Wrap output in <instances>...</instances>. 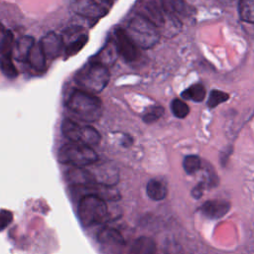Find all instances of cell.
<instances>
[{
	"instance_id": "obj_27",
	"label": "cell",
	"mask_w": 254,
	"mask_h": 254,
	"mask_svg": "<svg viewBox=\"0 0 254 254\" xmlns=\"http://www.w3.org/2000/svg\"><path fill=\"white\" fill-rule=\"evenodd\" d=\"M171 110H172V113L178 118H185L190 112V108L188 104L178 98L172 101Z\"/></svg>"
},
{
	"instance_id": "obj_21",
	"label": "cell",
	"mask_w": 254,
	"mask_h": 254,
	"mask_svg": "<svg viewBox=\"0 0 254 254\" xmlns=\"http://www.w3.org/2000/svg\"><path fill=\"white\" fill-rule=\"evenodd\" d=\"M100 134L99 132L90 125H83L80 135L79 144H83L89 147L95 146L100 142Z\"/></svg>"
},
{
	"instance_id": "obj_12",
	"label": "cell",
	"mask_w": 254,
	"mask_h": 254,
	"mask_svg": "<svg viewBox=\"0 0 254 254\" xmlns=\"http://www.w3.org/2000/svg\"><path fill=\"white\" fill-rule=\"evenodd\" d=\"M230 208V204L224 200H208L204 202L200 211L204 216L211 219H217L224 216Z\"/></svg>"
},
{
	"instance_id": "obj_3",
	"label": "cell",
	"mask_w": 254,
	"mask_h": 254,
	"mask_svg": "<svg viewBox=\"0 0 254 254\" xmlns=\"http://www.w3.org/2000/svg\"><path fill=\"white\" fill-rule=\"evenodd\" d=\"M125 31L133 43L141 49L153 48L161 36L159 29L152 22L137 14L128 22Z\"/></svg>"
},
{
	"instance_id": "obj_14",
	"label": "cell",
	"mask_w": 254,
	"mask_h": 254,
	"mask_svg": "<svg viewBox=\"0 0 254 254\" xmlns=\"http://www.w3.org/2000/svg\"><path fill=\"white\" fill-rule=\"evenodd\" d=\"M35 45V40L31 36L21 37L14 45L13 56L19 62H28L30 52Z\"/></svg>"
},
{
	"instance_id": "obj_1",
	"label": "cell",
	"mask_w": 254,
	"mask_h": 254,
	"mask_svg": "<svg viewBox=\"0 0 254 254\" xmlns=\"http://www.w3.org/2000/svg\"><path fill=\"white\" fill-rule=\"evenodd\" d=\"M67 109L80 121L92 123L97 121L102 114V102L92 93L75 89L67 100Z\"/></svg>"
},
{
	"instance_id": "obj_22",
	"label": "cell",
	"mask_w": 254,
	"mask_h": 254,
	"mask_svg": "<svg viewBox=\"0 0 254 254\" xmlns=\"http://www.w3.org/2000/svg\"><path fill=\"white\" fill-rule=\"evenodd\" d=\"M0 67L7 78L14 79L18 76V70L13 63V54H6L1 56Z\"/></svg>"
},
{
	"instance_id": "obj_5",
	"label": "cell",
	"mask_w": 254,
	"mask_h": 254,
	"mask_svg": "<svg viewBox=\"0 0 254 254\" xmlns=\"http://www.w3.org/2000/svg\"><path fill=\"white\" fill-rule=\"evenodd\" d=\"M58 160L64 165L85 167L95 164L98 161V155L92 147L71 142L61 147L58 153Z\"/></svg>"
},
{
	"instance_id": "obj_11",
	"label": "cell",
	"mask_w": 254,
	"mask_h": 254,
	"mask_svg": "<svg viewBox=\"0 0 254 254\" xmlns=\"http://www.w3.org/2000/svg\"><path fill=\"white\" fill-rule=\"evenodd\" d=\"M92 173V172H91ZM97 184L105 187H112L119 181V172L116 167L109 166L108 164L100 165L95 173H92Z\"/></svg>"
},
{
	"instance_id": "obj_19",
	"label": "cell",
	"mask_w": 254,
	"mask_h": 254,
	"mask_svg": "<svg viewBox=\"0 0 254 254\" xmlns=\"http://www.w3.org/2000/svg\"><path fill=\"white\" fill-rule=\"evenodd\" d=\"M97 240L102 244H113V245H122L125 243L123 236L121 233L112 228V227H104L97 233Z\"/></svg>"
},
{
	"instance_id": "obj_17",
	"label": "cell",
	"mask_w": 254,
	"mask_h": 254,
	"mask_svg": "<svg viewBox=\"0 0 254 254\" xmlns=\"http://www.w3.org/2000/svg\"><path fill=\"white\" fill-rule=\"evenodd\" d=\"M82 126L70 118H64L62 122V133L70 142L79 143Z\"/></svg>"
},
{
	"instance_id": "obj_9",
	"label": "cell",
	"mask_w": 254,
	"mask_h": 254,
	"mask_svg": "<svg viewBox=\"0 0 254 254\" xmlns=\"http://www.w3.org/2000/svg\"><path fill=\"white\" fill-rule=\"evenodd\" d=\"M40 44L47 60H54L64 52V43L63 37L54 32H50L45 35L40 41Z\"/></svg>"
},
{
	"instance_id": "obj_32",
	"label": "cell",
	"mask_w": 254,
	"mask_h": 254,
	"mask_svg": "<svg viewBox=\"0 0 254 254\" xmlns=\"http://www.w3.org/2000/svg\"><path fill=\"white\" fill-rule=\"evenodd\" d=\"M223 3H225V4H232V3H234L236 0H221Z\"/></svg>"
},
{
	"instance_id": "obj_25",
	"label": "cell",
	"mask_w": 254,
	"mask_h": 254,
	"mask_svg": "<svg viewBox=\"0 0 254 254\" xmlns=\"http://www.w3.org/2000/svg\"><path fill=\"white\" fill-rule=\"evenodd\" d=\"M88 37L86 34H81L77 36L64 48V58H68L77 54L86 45Z\"/></svg>"
},
{
	"instance_id": "obj_6",
	"label": "cell",
	"mask_w": 254,
	"mask_h": 254,
	"mask_svg": "<svg viewBox=\"0 0 254 254\" xmlns=\"http://www.w3.org/2000/svg\"><path fill=\"white\" fill-rule=\"evenodd\" d=\"M136 14L144 17L152 22L159 30L163 26L166 13L164 12L161 3L157 0H140L136 7Z\"/></svg>"
},
{
	"instance_id": "obj_23",
	"label": "cell",
	"mask_w": 254,
	"mask_h": 254,
	"mask_svg": "<svg viewBox=\"0 0 254 254\" xmlns=\"http://www.w3.org/2000/svg\"><path fill=\"white\" fill-rule=\"evenodd\" d=\"M205 94H206V92H205L204 86L200 83H195V84L188 87L187 89H185L182 92V97L184 99L200 102L204 99Z\"/></svg>"
},
{
	"instance_id": "obj_8",
	"label": "cell",
	"mask_w": 254,
	"mask_h": 254,
	"mask_svg": "<svg viewBox=\"0 0 254 254\" xmlns=\"http://www.w3.org/2000/svg\"><path fill=\"white\" fill-rule=\"evenodd\" d=\"M71 9L75 14L90 20H98L108 13V9L93 0H74Z\"/></svg>"
},
{
	"instance_id": "obj_15",
	"label": "cell",
	"mask_w": 254,
	"mask_h": 254,
	"mask_svg": "<svg viewBox=\"0 0 254 254\" xmlns=\"http://www.w3.org/2000/svg\"><path fill=\"white\" fill-rule=\"evenodd\" d=\"M156 243L153 238L141 236L137 238L129 248L127 254H155Z\"/></svg>"
},
{
	"instance_id": "obj_29",
	"label": "cell",
	"mask_w": 254,
	"mask_h": 254,
	"mask_svg": "<svg viewBox=\"0 0 254 254\" xmlns=\"http://www.w3.org/2000/svg\"><path fill=\"white\" fill-rule=\"evenodd\" d=\"M13 48H14L13 34H12V32L6 30L5 33H3V36H2V39H1V43H0L1 55L13 54Z\"/></svg>"
},
{
	"instance_id": "obj_31",
	"label": "cell",
	"mask_w": 254,
	"mask_h": 254,
	"mask_svg": "<svg viewBox=\"0 0 254 254\" xmlns=\"http://www.w3.org/2000/svg\"><path fill=\"white\" fill-rule=\"evenodd\" d=\"M93 1L96 2L97 4L101 5V6L105 7V8L108 9V10H109V7H111L112 4H113V2H114V0H93Z\"/></svg>"
},
{
	"instance_id": "obj_10",
	"label": "cell",
	"mask_w": 254,
	"mask_h": 254,
	"mask_svg": "<svg viewBox=\"0 0 254 254\" xmlns=\"http://www.w3.org/2000/svg\"><path fill=\"white\" fill-rule=\"evenodd\" d=\"M67 181L73 186L92 187L97 184L92 173L83 167H72L66 173Z\"/></svg>"
},
{
	"instance_id": "obj_20",
	"label": "cell",
	"mask_w": 254,
	"mask_h": 254,
	"mask_svg": "<svg viewBox=\"0 0 254 254\" xmlns=\"http://www.w3.org/2000/svg\"><path fill=\"white\" fill-rule=\"evenodd\" d=\"M117 55H118V52L113 41V42L107 43V45H105V47L102 48L101 51L92 60L109 67V65H112L116 61Z\"/></svg>"
},
{
	"instance_id": "obj_24",
	"label": "cell",
	"mask_w": 254,
	"mask_h": 254,
	"mask_svg": "<svg viewBox=\"0 0 254 254\" xmlns=\"http://www.w3.org/2000/svg\"><path fill=\"white\" fill-rule=\"evenodd\" d=\"M238 12L242 21L254 23V0H239Z\"/></svg>"
},
{
	"instance_id": "obj_4",
	"label": "cell",
	"mask_w": 254,
	"mask_h": 254,
	"mask_svg": "<svg viewBox=\"0 0 254 254\" xmlns=\"http://www.w3.org/2000/svg\"><path fill=\"white\" fill-rule=\"evenodd\" d=\"M105 200L96 193H88L80 198L77 204V217L82 226H90L101 222L107 215Z\"/></svg>"
},
{
	"instance_id": "obj_28",
	"label": "cell",
	"mask_w": 254,
	"mask_h": 254,
	"mask_svg": "<svg viewBox=\"0 0 254 254\" xmlns=\"http://www.w3.org/2000/svg\"><path fill=\"white\" fill-rule=\"evenodd\" d=\"M228 97H229V95L226 92L217 90V89H213L209 93V96L207 99V105L210 108L216 107L218 104L226 101L228 99Z\"/></svg>"
},
{
	"instance_id": "obj_18",
	"label": "cell",
	"mask_w": 254,
	"mask_h": 254,
	"mask_svg": "<svg viewBox=\"0 0 254 254\" xmlns=\"http://www.w3.org/2000/svg\"><path fill=\"white\" fill-rule=\"evenodd\" d=\"M46 62L47 58L44 54L40 42L35 43L28 58L29 64L37 71H44V69L46 68Z\"/></svg>"
},
{
	"instance_id": "obj_16",
	"label": "cell",
	"mask_w": 254,
	"mask_h": 254,
	"mask_svg": "<svg viewBox=\"0 0 254 254\" xmlns=\"http://www.w3.org/2000/svg\"><path fill=\"white\" fill-rule=\"evenodd\" d=\"M146 192L149 198L159 201L163 200L168 193L167 186L164 182L158 179H151L146 186Z\"/></svg>"
},
{
	"instance_id": "obj_7",
	"label": "cell",
	"mask_w": 254,
	"mask_h": 254,
	"mask_svg": "<svg viewBox=\"0 0 254 254\" xmlns=\"http://www.w3.org/2000/svg\"><path fill=\"white\" fill-rule=\"evenodd\" d=\"M114 44L118 55L126 62H133L138 57V47L127 35L125 29L116 28L114 30Z\"/></svg>"
},
{
	"instance_id": "obj_26",
	"label": "cell",
	"mask_w": 254,
	"mask_h": 254,
	"mask_svg": "<svg viewBox=\"0 0 254 254\" xmlns=\"http://www.w3.org/2000/svg\"><path fill=\"white\" fill-rule=\"evenodd\" d=\"M183 167L187 174H193L200 168V159L198 156L195 155H189L186 156L183 161Z\"/></svg>"
},
{
	"instance_id": "obj_13",
	"label": "cell",
	"mask_w": 254,
	"mask_h": 254,
	"mask_svg": "<svg viewBox=\"0 0 254 254\" xmlns=\"http://www.w3.org/2000/svg\"><path fill=\"white\" fill-rule=\"evenodd\" d=\"M164 12L178 19L189 14V7L185 0H160Z\"/></svg>"
},
{
	"instance_id": "obj_30",
	"label": "cell",
	"mask_w": 254,
	"mask_h": 254,
	"mask_svg": "<svg viewBox=\"0 0 254 254\" xmlns=\"http://www.w3.org/2000/svg\"><path fill=\"white\" fill-rule=\"evenodd\" d=\"M164 114V108L162 106H152L143 114V121L145 123H153L160 119Z\"/></svg>"
},
{
	"instance_id": "obj_2",
	"label": "cell",
	"mask_w": 254,
	"mask_h": 254,
	"mask_svg": "<svg viewBox=\"0 0 254 254\" xmlns=\"http://www.w3.org/2000/svg\"><path fill=\"white\" fill-rule=\"evenodd\" d=\"M109 79L108 67L93 60L82 66L75 75V82L79 89L95 95L107 86Z\"/></svg>"
}]
</instances>
